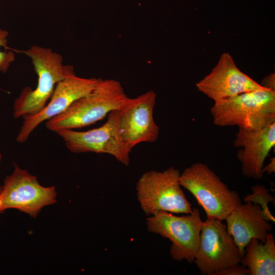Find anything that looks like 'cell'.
Here are the masks:
<instances>
[{"mask_svg":"<svg viewBox=\"0 0 275 275\" xmlns=\"http://www.w3.org/2000/svg\"><path fill=\"white\" fill-rule=\"evenodd\" d=\"M128 97L121 84L116 79L99 78L94 89L75 100L64 112L46 122V128L57 132L93 124L115 110H120Z\"/></svg>","mask_w":275,"mask_h":275,"instance_id":"6da1fadb","label":"cell"},{"mask_svg":"<svg viewBox=\"0 0 275 275\" xmlns=\"http://www.w3.org/2000/svg\"><path fill=\"white\" fill-rule=\"evenodd\" d=\"M214 102L215 125L258 130L275 122V90L264 88Z\"/></svg>","mask_w":275,"mask_h":275,"instance_id":"7a4b0ae2","label":"cell"},{"mask_svg":"<svg viewBox=\"0 0 275 275\" xmlns=\"http://www.w3.org/2000/svg\"><path fill=\"white\" fill-rule=\"evenodd\" d=\"M31 58L38 83L35 90L24 88L13 104L15 118L40 112L50 99L57 83L66 75L70 65H64L62 56L49 48L34 45L20 51Z\"/></svg>","mask_w":275,"mask_h":275,"instance_id":"3957f363","label":"cell"},{"mask_svg":"<svg viewBox=\"0 0 275 275\" xmlns=\"http://www.w3.org/2000/svg\"><path fill=\"white\" fill-rule=\"evenodd\" d=\"M181 187L189 191L204 210L207 217L221 221L241 203L238 194L232 190L210 168L196 162L180 174Z\"/></svg>","mask_w":275,"mask_h":275,"instance_id":"277c9868","label":"cell"},{"mask_svg":"<svg viewBox=\"0 0 275 275\" xmlns=\"http://www.w3.org/2000/svg\"><path fill=\"white\" fill-rule=\"evenodd\" d=\"M180 173L174 167L163 171L146 172L136 185L138 200L147 216L159 211L187 214L192 211L179 183Z\"/></svg>","mask_w":275,"mask_h":275,"instance_id":"5b68a950","label":"cell"},{"mask_svg":"<svg viewBox=\"0 0 275 275\" xmlns=\"http://www.w3.org/2000/svg\"><path fill=\"white\" fill-rule=\"evenodd\" d=\"M199 210L193 208L185 215L159 211L147 218L148 231L169 239L172 242L170 253L178 261L194 262L200 242L203 224Z\"/></svg>","mask_w":275,"mask_h":275,"instance_id":"8992f818","label":"cell"},{"mask_svg":"<svg viewBox=\"0 0 275 275\" xmlns=\"http://www.w3.org/2000/svg\"><path fill=\"white\" fill-rule=\"evenodd\" d=\"M56 133L72 152L107 154L125 166L130 163V154L132 149L122 138L119 127V110L110 112L106 122L98 128L84 131L65 129Z\"/></svg>","mask_w":275,"mask_h":275,"instance_id":"52a82bcc","label":"cell"},{"mask_svg":"<svg viewBox=\"0 0 275 275\" xmlns=\"http://www.w3.org/2000/svg\"><path fill=\"white\" fill-rule=\"evenodd\" d=\"M14 170L4 180L0 192V213L16 209L36 217L42 209L57 202L54 186H42L36 176L13 163Z\"/></svg>","mask_w":275,"mask_h":275,"instance_id":"ba28073f","label":"cell"},{"mask_svg":"<svg viewBox=\"0 0 275 275\" xmlns=\"http://www.w3.org/2000/svg\"><path fill=\"white\" fill-rule=\"evenodd\" d=\"M240 251L222 221L207 217L203 222L194 262L203 275H215L241 260Z\"/></svg>","mask_w":275,"mask_h":275,"instance_id":"9c48e42d","label":"cell"},{"mask_svg":"<svg viewBox=\"0 0 275 275\" xmlns=\"http://www.w3.org/2000/svg\"><path fill=\"white\" fill-rule=\"evenodd\" d=\"M98 79L77 76L73 66L70 65L66 76L57 83L46 106L36 114L23 117V122L17 136V142H25L42 122L64 112L75 100L89 94Z\"/></svg>","mask_w":275,"mask_h":275,"instance_id":"30bf717a","label":"cell"},{"mask_svg":"<svg viewBox=\"0 0 275 275\" xmlns=\"http://www.w3.org/2000/svg\"><path fill=\"white\" fill-rule=\"evenodd\" d=\"M156 100L155 92L150 90L135 98L128 97L119 110L121 135L131 148L158 139L159 128L153 117Z\"/></svg>","mask_w":275,"mask_h":275,"instance_id":"8fae6325","label":"cell"},{"mask_svg":"<svg viewBox=\"0 0 275 275\" xmlns=\"http://www.w3.org/2000/svg\"><path fill=\"white\" fill-rule=\"evenodd\" d=\"M196 85L214 101L265 88L242 72L228 52L223 53L212 71Z\"/></svg>","mask_w":275,"mask_h":275,"instance_id":"7c38bea8","label":"cell"},{"mask_svg":"<svg viewBox=\"0 0 275 275\" xmlns=\"http://www.w3.org/2000/svg\"><path fill=\"white\" fill-rule=\"evenodd\" d=\"M239 148L236 154L243 175L259 180L262 178L264 163L275 145V122L258 130L239 128L233 141Z\"/></svg>","mask_w":275,"mask_h":275,"instance_id":"4fadbf2b","label":"cell"},{"mask_svg":"<svg viewBox=\"0 0 275 275\" xmlns=\"http://www.w3.org/2000/svg\"><path fill=\"white\" fill-rule=\"evenodd\" d=\"M227 230L238 248L241 257L253 238L265 242L272 230L260 206L252 202L241 204L226 217Z\"/></svg>","mask_w":275,"mask_h":275,"instance_id":"5bb4252c","label":"cell"},{"mask_svg":"<svg viewBox=\"0 0 275 275\" xmlns=\"http://www.w3.org/2000/svg\"><path fill=\"white\" fill-rule=\"evenodd\" d=\"M240 263L249 269L250 275H274L275 241L272 234L270 232L264 242L252 239L245 246Z\"/></svg>","mask_w":275,"mask_h":275,"instance_id":"9a60e30c","label":"cell"},{"mask_svg":"<svg viewBox=\"0 0 275 275\" xmlns=\"http://www.w3.org/2000/svg\"><path fill=\"white\" fill-rule=\"evenodd\" d=\"M252 194L247 195L244 198L245 202H252L259 205L263 210L268 221L274 223L275 218L269 210L268 203L274 199L269 190L263 185H255L252 187Z\"/></svg>","mask_w":275,"mask_h":275,"instance_id":"2e32d148","label":"cell"},{"mask_svg":"<svg viewBox=\"0 0 275 275\" xmlns=\"http://www.w3.org/2000/svg\"><path fill=\"white\" fill-rule=\"evenodd\" d=\"M9 33L7 31L0 29V72H7L10 64L15 60V54L12 51H2L1 48H9L7 46ZM1 90V89H0Z\"/></svg>","mask_w":275,"mask_h":275,"instance_id":"e0dca14e","label":"cell"},{"mask_svg":"<svg viewBox=\"0 0 275 275\" xmlns=\"http://www.w3.org/2000/svg\"><path fill=\"white\" fill-rule=\"evenodd\" d=\"M250 274L249 269L242 265L236 264L217 272L215 275H246Z\"/></svg>","mask_w":275,"mask_h":275,"instance_id":"ac0fdd59","label":"cell"},{"mask_svg":"<svg viewBox=\"0 0 275 275\" xmlns=\"http://www.w3.org/2000/svg\"><path fill=\"white\" fill-rule=\"evenodd\" d=\"M274 84V74L271 73L263 79L261 85L266 88L275 90Z\"/></svg>","mask_w":275,"mask_h":275,"instance_id":"d6986e66","label":"cell"},{"mask_svg":"<svg viewBox=\"0 0 275 275\" xmlns=\"http://www.w3.org/2000/svg\"><path fill=\"white\" fill-rule=\"evenodd\" d=\"M275 172V158L274 157L270 159V162L266 166H264L262 169V172H266L267 174H271Z\"/></svg>","mask_w":275,"mask_h":275,"instance_id":"ffe728a7","label":"cell"},{"mask_svg":"<svg viewBox=\"0 0 275 275\" xmlns=\"http://www.w3.org/2000/svg\"><path fill=\"white\" fill-rule=\"evenodd\" d=\"M2 154L0 153V161H1V159H2ZM1 189H2V186H0V192H1Z\"/></svg>","mask_w":275,"mask_h":275,"instance_id":"44dd1931","label":"cell"}]
</instances>
